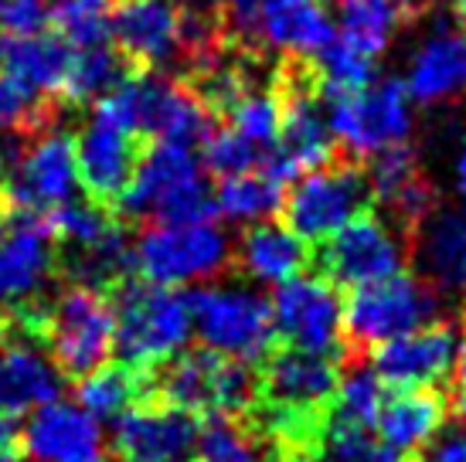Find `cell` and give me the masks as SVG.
Segmentation results:
<instances>
[{
    "label": "cell",
    "instance_id": "obj_14",
    "mask_svg": "<svg viewBox=\"0 0 466 462\" xmlns=\"http://www.w3.org/2000/svg\"><path fill=\"white\" fill-rule=\"evenodd\" d=\"M466 326L460 320H436L412 334L371 350V371L391 391H436L460 364Z\"/></svg>",
    "mask_w": 466,
    "mask_h": 462
},
{
    "label": "cell",
    "instance_id": "obj_37",
    "mask_svg": "<svg viewBox=\"0 0 466 462\" xmlns=\"http://www.w3.org/2000/svg\"><path fill=\"white\" fill-rule=\"evenodd\" d=\"M201 150H205V170L215 174V177H232V174H246V170H262V164H266V154H262L259 146L248 143L246 136H238L228 126L215 129Z\"/></svg>",
    "mask_w": 466,
    "mask_h": 462
},
{
    "label": "cell",
    "instance_id": "obj_22",
    "mask_svg": "<svg viewBox=\"0 0 466 462\" xmlns=\"http://www.w3.org/2000/svg\"><path fill=\"white\" fill-rule=\"evenodd\" d=\"M409 258L440 293H466V211L436 207L409 235Z\"/></svg>",
    "mask_w": 466,
    "mask_h": 462
},
{
    "label": "cell",
    "instance_id": "obj_35",
    "mask_svg": "<svg viewBox=\"0 0 466 462\" xmlns=\"http://www.w3.org/2000/svg\"><path fill=\"white\" fill-rule=\"evenodd\" d=\"M66 103L58 99H31L11 78L0 75V136H35L41 129L58 126Z\"/></svg>",
    "mask_w": 466,
    "mask_h": 462
},
{
    "label": "cell",
    "instance_id": "obj_34",
    "mask_svg": "<svg viewBox=\"0 0 466 462\" xmlns=\"http://www.w3.org/2000/svg\"><path fill=\"white\" fill-rule=\"evenodd\" d=\"M218 126L235 129L238 136L256 143L262 154H269L272 146L279 143V129H283V105H279V95L272 89V75L269 85H259V89L248 92L246 99L228 113V119L218 123Z\"/></svg>",
    "mask_w": 466,
    "mask_h": 462
},
{
    "label": "cell",
    "instance_id": "obj_9",
    "mask_svg": "<svg viewBox=\"0 0 466 462\" xmlns=\"http://www.w3.org/2000/svg\"><path fill=\"white\" fill-rule=\"evenodd\" d=\"M191 320L208 350L221 357L242 360L248 367H259L279 346L276 323H272L269 299L252 289H195L187 293Z\"/></svg>",
    "mask_w": 466,
    "mask_h": 462
},
{
    "label": "cell",
    "instance_id": "obj_3",
    "mask_svg": "<svg viewBox=\"0 0 466 462\" xmlns=\"http://www.w3.org/2000/svg\"><path fill=\"white\" fill-rule=\"evenodd\" d=\"M109 299L116 309L119 357L140 374H154L170 357H177L195 330L187 296L174 293L167 286L147 283L140 276L116 286Z\"/></svg>",
    "mask_w": 466,
    "mask_h": 462
},
{
    "label": "cell",
    "instance_id": "obj_41",
    "mask_svg": "<svg viewBox=\"0 0 466 462\" xmlns=\"http://www.w3.org/2000/svg\"><path fill=\"white\" fill-rule=\"evenodd\" d=\"M401 11H405V21H419V17H426V14L436 11V4L440 0H399Z\"/></svg>",
    "mask_w": 466,
    "mask_h": 462
},
{
    "label": "cell",
    "instance_id": "obj_18",
    "mask_svg": "<svg viewBox=\"0 0 466 462\" xmlns=\"http://www.w3.org/2000/svg\"><path fill=\"white\" fill-rule=\"evenodd\" d=\"M405 89L419 105H446L466 95V21L456 14L440 17L409 65Z\"/></svg>",
    "mask_w": 466,
    "mask_h": 462
},
{
    "label": "cell",
    "instance_id": "obj_46",
    "mask_svg": "<svg viewBox=\"0 0 466 462\" xmlns=\"http://www.w3.org/2000/svg\"><path fill=\"white\" fill-rule=\"evenodd\" d=\"M4 174H7V150L0 146V184H4Z\"/></svg>",
    "mask_w": 466,
    "mask_h": 462
},
{
    "label": "cell",
    "instance_id": "obj_33",
    "mask_svg": "<svg viewBox=\"0 0 466 462\" xmlns=\"http://www.w3.org/2000/svg\"><path fill=\"white\" fill-rule=\"evenodd\" d=\"M313 65H317V75H320L324 99L361 92L375 82V58H368L364 52H358V48L348 45L344 38L330 41L324 52L313 58Z\"/></svg>",
    "mask_w": 466,
    "mask_h": 462
},
{
    "label": "cell",
    "instance_id": "obj_15",
    "mask_svg": "<svg viewBox=\"0 0 466 462\" xmlns=\"http://www.w3.org/2000/svg\"><path fill=\"white\" fill-rule=\"evenodd\" d=\"M113 462H201V415L137 401L113 422Z\"/></svg>",
    "mask_w": 466,
    "mask_h": 462
},
{
    "label": "cell",
    "instance_id": "obj_17",
    "mask_svg": "<svg viewBox=\"0 0 466 462\" xmlns=\"http://www.w3.org/2000/svg\"><path fill=\"white\" fill-rule=\"evenodd\" d=\"M109 38L137 72H164L184 58L177 0H116Z\"/></svg>",
    "mask_w": 466,
    "mask_h": 462
},
{
    "label": "cell",
    "instance_id": "obj_25",
    "mask_svg": "<svg viewBox=\"0 0 466 462\" xmlns=\"http://www.w3.org/2000/svg\"><path fill=\"white\" fill-rule=\"evenodd\" d=\"M310 245L276 221H262L242 231L235 242V269L259 283H289L310 269Z\"/></svg>",
    "mask_w": 466,
    "mask_h": 462
},
{
    "label": "cell",
    "instance_id": "obj_23",
    "mask_svg": "<svg viewBox=\"0 0 466 462\" xmlns=\"http://www.w3.org/2000/svg\"><path fill=\"white\" fill-rule=\"evenodd\" d=\"M334 25L324 0H259L256 4V41L297 58H317L334 41Z\"/></svg>",
    "mask_w": 466,
    "mask_h": 462
},
{
    "label": "cell",
    "instance_id": "obj_16",
    "mask_svg": "<svg viewBox=\"0 0 466 462\" xmlns=\"http://www.w3.org/2000/svg\"><path fill=\"white\" fill-rule=\"evenodd\" d=\"M14 228L0 242V306L4 313L41 306L58 276V238L48 218L14 215Z\"/></svg>",
    "mask_w": 466,
    "mask_h": 462
},
{
    "label": "cell",
    "instance_id": "obj_32",
    "mask_svg": "<svg viewBox=\"0 0 466 462\" xmlns=\"http://www.w3.org/2000/svg\"><path fill=\"white\" fill-rule=\"evenodd\" d=\"M116 0H55L52 4V27L55 35L72 48H99L109 45Z\"/></svg>",
    "mask_w": 466,
    "mask_h": 462
},
{
    "label": "cell",
    "instance_id": "obj_10",
    "mask_svg": "<svg viewBox=\"0 0 466 462\" xmlns=\"http://www.w3.org/2000/svg\"><path fill=\"white\" fill-rule=\"evenodd\" d=\"M405 262H409V238L375 207L361 211L334 238L317 245V252L310 256L317 276L344 289H361L391 279L405 272Z\"/></svg>",
    "mask_w": 466,
    "mask_h": 462
},
{
    "label": "cell",
    "instance_id": "obj_13",
    "mask_svg": "<svg viewBox=\"0 0 466 462\" xmlns=\"http://www.w3.org/2000/svg\"><path fill=\"white\" fill-rule=\"evenodd\" d=\"M272 323L283 346L348 364L344 346V303L320 276H297L272 293Z\"/></svg>",
    "mask_w": 466,
    "mask_h": 462
},
{
    "label": "cell",
    "instance_id": "obj_6",
    "mask_svg": "<svg viewBox=\"0 0 466 462\" xmlns=\"http://www.w3.org/2000/svg\"><path fill=\"white\" fill-rule=\"evenodd\" d=\"M78 160L76 140L62 126H48L35 136L7 140V174L0 191L14 215L48 218L68 201H76Z\"/></svg>",
    "mask_w": 466,
    "mask_h": 462
},
{
    "label": "cell",
    "instance_id": "obj_40",
    "mask_svg": "<svg viewBox=\"0 0 466 462\" xmlns=\"http://www.w3.org/2000/svg\"><path fill=\"white\" fill-rule=\"evenodd\" d=\"M453 187H456V194H460V201L466 205V140L460 143L456 160H453Z\"/></svg>",
    "mask_w": 466,
    "mask_h": 462
},
{
    "label": "cell",
    "instance_id": "obj_42",
    "mask_svg": "<svg viewBox=\"0 0 466 462\" xmlns=\"http://www.w3.org/2000/svg\"><path fill=\"white\" fill-rule=\"evenodd\" d=\"M17 446V428H14L11 415L0 411V452H11Z\"/></svg>",
    "mask_w": 466,
    "mask_h": 462
},
{
    "label": "cell",
    "instance_id": "obj_39",
    "mask_svg": "<svg viewBox=\"0 0 466 462\" xmlns=\"http://www.w3.org/2000/svg\"><path fill=\"white\" fill-rule=\"evenodd\" d=\"M415 462H466V432H446L429 449L415 456Z\"/></svg>",
    "mask_w": 466,
    "mask_h": 462
},
{
    "label": "cell",
    "instance_id": "obj_30",
    "mask_svg": "<svg viewBox=\"0 0 466 462\" xmlns=\"http://www.w3.org/2000/svg\"><path fill=\"white\" fill-rule=\"evenodd\" d=\"M201 462H279V456L248 418L208 415L201 422Z\"/></svg>",
    "mask_w": 466,
    "mask_h": 462
},
{
    "label": "cell",
    "instance_id": "obj_11",
    "mask_svg": "<svg viewBox=\"0 0 466 462\" xmlns=\"http://www.w3.org/2000/svg\"><path fill=\"white\" fill-rule=\"evenodd\" d=\"M324 103L330 105V129L340 154L364 160L389 146H401L412 136V95L401 78H381L368 89L330 95Z\"/></svg>",
    "mask_w": 466,
    "mask_h": 462
},
{
    "label": "cell",
    "instance_id": "obj_36",
    "mask_svg": "<svg viewBox=\"0 0 466 462\" xmlns=\"http://www.w3.org/2000/svg\"><path fill=\"white\" fill-rule=\"evenodd\" d=\"M313 462H415L385 446L371 428L358 425H327V436Z\"/></svg>",
    "mask_w": 466,
    "mask_h": 462
},
{
    "label": "cell",
    "instance_id": "obj_29",
    "mask_svg": "<svg viewBox=\"0 0 466 462\" xmlns=\"http://www.w3.org/2000/svg\"><path fill=\"white\" fill-rule=\"evenodd\" d=\"M340 7V35L348 45L368 58H378L405 25V11L399 0H337Z\"/></svg>",
    "mask_w": 466,
    "mask_h": 462
},
{
    "label": "cell",
    "instance_id": "obj_43",
    "mask_svg": "<svg viewBox=\"0 0 466 462\" xmlns=\"http://www.w3.org/2000/svg\"><path fill=\"white\" fill-rule=\"evenodd\" d=\"M11 218H14V211H11V205H7L4 191H0V242H4V235L11 228Z\"/></svg>",
    "mask_w": 466,
    "mask_h": 462
},
{
    "label": "cell",
    "instance_id": "obj_1",
    "mask_svg": "<svg viewBox=\"0 0 466 462\" xmlns=\"http://www.w3.org/2000/svg\"><path fill=\"white\" fill-rule=\"evenodd\" d=\"M11 323L38 336L55 367L66 377H89L116 350V309L113 299L89 286L66 283L41 306L7 313Z\"/></svg>",
    "mask_w": 466,
    "mask_h": 462
},
{
    "label": "cell",
    "instance_id": "obj_5",
    "mask_svg": "<svg viewBox=\"0 0 466 462\" xmlns=\"http://www.w3.org/2000/svg\"><path fill=\"white\" fill-rule=\"evenodd\" d=\"M174 405V408L195 411V415H228L248 418L256 408V371L242 360L221 357L208 346L181 350L164 367L150 374V395Z\"/></svg>",
    "mask_w": 466,
    "mask_h": 462
},
{
    "label": "cell",
    "instance_id": "obj_4",
    "mask_svg": "<svg viewBox=\"0 0 466 462\" xmlns=\"http://www.w3.org/2000/svg\"><path fill=\"white\" fill-rule=\"evenodd\" d=\"M442 313V293L419 272H399L381 283L350 289L344 299V346L348 360H361L375 346L436 323Z\"/></svg>",
    "mask_w": 466,
    "mask_h": 462
},
{
    "label": "cell",
    "instance_id": "obj_7",
    "mask_svg": "<svg viewBox=\"0 0 466 462\" xmlns=\"http://www.w3.org/2000/svg\"><path fill=\"white\" fill-rule=\"evenodd\" d=\"M368 207H375V197L364 160L340 154L327 167H317L297 180V187L286 194L283 218L286 228L307 245H320Z\"/></svg>",
    "mask_w": 466,
    "mask_h": 462
},
{
    "label": "cell",
    "instance_id": "obj_45",
    "mask_svg": "<svg viewBox=\"0 0 466 462\" xmlns=\"http://www.w3.org/2000/svg\"><path fill=\"white\" fill-rule=\"evenodd\" d=\"M7 330H11V316H7V313H0V344L7 340Z\"/></svg>",
    "mask_w": 466,
    "mask_h": 462
},
{
    "label": "cell",
    "instance_id": "obj_38",
    "mask_svg": "<svg viewBox=\"0 0 466 462\" xmlns=\"http://www.w3.org/2000/svg\"><path fill=\"white\" fill-rule=\"evenodd\" d=\"M55 0H0V35H41L52 27Z\"/></svg>",
    "mask_w": 466,
    "mask_h": 462
},
{
    "label": "cell",
    "instance_id": "obj_26",
    "mask_svg": "<svg viewBox=\"0 0 466 462\" xmlns=\"http://www.w3.org/2000/svg\"><path fill=\"white\" fill-rule=\"evenodd\" d=\"M150 395V374H140L127 364H103L89 377L76 381L78 408L89 411L92 418H113L116 422L123 411H130L137 401Z\"/></svg>",
    "mask_w": 466,
    "mask_h": 462
},
{
    "label": "cell",
    "instance_id": "obj_8",
    "mask_svg": "<svg viewBox=\"0 0 466 462\" xmlns=\"http://www.w3.org/2000/svg\"><path fill=\"white\" fill-rule=\"evenodd\" d=\"M137 276L154 286L218 279L235 269V242L211 221L205 225H147L133 248Z\"/></svg>",
    "mask_w": 466,
    "mask_h": 462
},
{
    "label": "cell",
    "instance_id": "obj_19",
    "mask_svg": "<svg viewBox=\"0 0 466 462\" xmlns=\"http://www.w3.org/2000/svg\"><path fill=\"white\" fill-rule=\"evenodd\" d=\"M66 387V374L55 367L38 336L11 323L7 340L0 344V411L27 415L48 401H58Z\"/></svg>",
    "mask_w": 466,
    "mask_h": 462
},
{
    "label": "cell",
    "instance_id": "obj_21",
    "mask_svg": "<svg viewBox=\"0 0 466 462\" xmlns=\"http://www.w3.org/2000/svg\"><path fill=\"white\" fill-rule=\"evenodd\" d=\"M76 48L55 31L41 35H0V75L11 78L31 99H58L68 82Z\"/></svg>",
    "mask_w": 466,
    "mask_h": 462
},
{
    "label": "cell",
    "instance_id": "obj_20",
    "mask_svg": "<svg viewBox=\"0 0 466 462\" xmlns=\"http://www.w3.org/2000/svg\"><path fill=\"white\" fill-rule=\"evenodd\" d=\"M17 442L31 462H113L96 418L66 401H48L31 411Z\"/></svg>",
    "mask_w": 466,
    "mask_h": 462
},
{
    "label": "cell",
    "instance_id": "obj_31",
    "mask_svg": "<svg viewBox=\"0 0 466 462\" xmlns=\"http://www.w3.org/2000/svg\"><path fill=\"white\" fill-rule=\"evenodd\" d=\"M389 398V387L378 381L375 371H368L361 360H348L340 374L330 422L334 425H358V428H375L378 411Z\"/></svg>",
    "mask_w": 466,
    "mask_h": 462
},
{
    "label": "cell",
    "instance_id": "obj_28",
    "mask_svg": "<svg viewBox=\"0 0 466 462\" xmlns=\"http://www.w3.org/2000/svg\"><path fill=\"white\" fill-rule=\"evenodd\" d=\"M133 68L123 55L109 45H99V48H76V58H72V68H68V82L66 92H62V103H99L133 75Z\"/></svg>",
    "mask_w": 466,
    "mask_h": 462
},
{
    "label": "cell",
    "instance_id": "obj_12",
    "mask_svg": "<svg viewBox=\"0 0 466 462\" xmlns=\"http://www.w3.org/2000/svg\"><path fill=\"white\" fill-rule=\"evenodd\" d=\"M143 150H147V140L137 136L109 109L106 99L89 105V119L76 140V160L78 184L92 205L116 211L127 187L133 184V174L140 167Z\"/></svg>",
    "mask_w": 466,
    "mask_h": 462
},
{
    "label": "cell",
    "instance_id": "obj_47",
    "mask_svg": "<svg viewBox=\"0 0 466 462\" xmlns=\"http://www.w3.org/2000/svg\"><path fill=\"white\" fill-rule=\"evenodd\" d=\"M463 296H466V293H463Z\"/></svg>",
    "mask_w": 466,
    "mask_h": 462
},
{
    "label": "cell",
    "instance_id": "obj_24",
    "mask_svg": "<svg viewBox=\"0 0 466 462\" xmlns=\"http://www.w3.org/2000/svg\"><path fill=\"white\" fill-rule=\"evenodd\" d=\"M450 405L440 391H395L378 411L375 436L395 452L415 459L440 438Z\"/></svg>",
    "mask_w": 466,
    "mask_h": 462
},
{
    "label": "cell",
    "instance_id": "obj_27",
    "mask_svg": "<svg viewBox=\"0 0 466 462\" xmlns=\"http://www.w3.org/2000/svg\"><path fill=\"white\" fill-rule=\"evenodd\" d=\"M286 205V187L269 170H246L221 177L215 187V207L228 221H269Z\"/></svg>",
    "mask_w": 466,
    "mask_h": 462
},
{
    "label": "cell",
    "instance_id": "obj_44",
    "mask_svg": "<svg viewBox=\"0 0 466 462\" xmlns=\"http://www.w3.org/2000/svg\"><path fill=\"white\" fill-rule=\"evenodd\" d=\"M456 387H466V344L463 354H460V364H456Z\"/></svg>",
    "mask_w": 466,
    "mask_h": 462
},
{
    "label": "cell",
    "instance_id": "obj_2",
    "mask_svg": "<svg viewBox=\"0 0 466 462\" xmlns=\"http://www.w3.org/2000/svg\"><path fill=\"white\" fill-rule=\"evenodd\" d=\"M116 215L127 225H205L218 215L215 187L195 150L174 143H147L133 184Z\"/></svg>",
    "mask_w": 466,
    "mask_h": 462
}]
</instances>
